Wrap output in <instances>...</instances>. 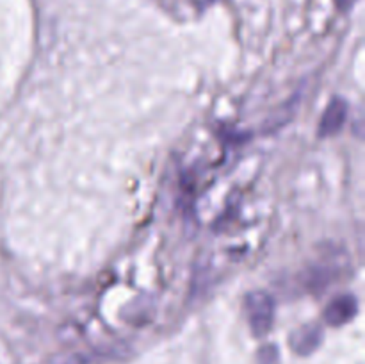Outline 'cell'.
Wrapping results in <instances>:
<instances>
[{"label": "cell", "mask_w": 365, "mask_h": 364, "mask_svg": "<svg viewBox=\"0 0 365 364\" xmlns=\"http://www.w3.org/2000/svg\"><path fill=\"white\" fill-rule=\"evenodd\" d=\"M246 316H248L250 328L257 338L266 335L271 330L274 320V302L266 291H253L246 296L245 302Z\"/></svg>", "instance_id": "cell-1"}, {"label": "cell", "mask_w": 365, "mask_h": 364, "mask_svg": "<svg viewBox=\"0 0 365 364\" xmlns=\"http://www.w3.org/2000/svg\"><path fill=\"white\" fill-rule=\"evenodd\" d=\"M359 302L353 295H341L331 300L324 309V321L331 327H342L356 316Z\"/></svg>", "instance_id": "cell-2"}, {"label": "cell", "mask_w": 365, "mask_h": 364, "mask_svg": "<svg viewBox=\"0 0 365 364\" xmlns=\"http://www.w3.org/2000/svg\"><path fill=\"white\" fill-rule=\"evenodd\" d=\"M346 116H348V103L342 98H334L330 106L324 111L323 118L319 121V128H317V136L319 138H328V136L337 134L344 125Z\"/></svg>", "instance_id": "cell-3"}, {"label": "cell", "mask_w": 365, "mask_h": 364, "mask_svg": "<svg viewBox=\"0 0 365 364\" xmlns=\"http://www.w3.org/2000/svg\"><path fill=\"white\" fill-rule=\"evenodd\" d=\"M323 341V328L319 325H305L291 334V348L299 355H309Z\"/></svg>", "instance_id": "cell-4"}, {"label": "cell", "mask_w": 365, "mask_h": 364, "mask_svg": "<svg viewBox=\"0 0 365 364\" xmlns=\"http://www.w3.org/2000/svg\"><path fill=\"white\" fill-rule=\"evenodd\" d=\"M335 4H337V7L341 11H348L349 7H353L355 0H335Z\"/></svg>", "instance_id": "cell-5"}]
</instances>
